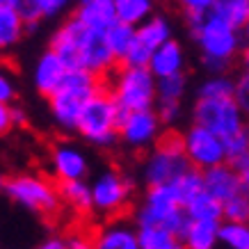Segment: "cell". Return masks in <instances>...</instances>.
<instances>
[{"instance_id": "obj_9", "label": "cell", "mask_w": 249, "mask_h": 249, "mask_svg": "<svg viewBox=\"0 0 249 249\" xmlns=\"http://www.w3.org/2000/svg\"><path fill=\"white\" fill-rule=\"evenodd\" d=\"M192 121L208 130L217 133L219 137H227L235 130L247 128L245 126V110L233 101V96L224 98H204L196 96L192 106Z\"/></svg>"}, {"instance_id": "obj_42", "label": "cell", "mask_w": 249, "mask_h": 249, "mask_svg": "<svg viewBox=\"0 0 249 249\" xmlns=\"http://www.w3.org/2000/svg\"><path fill=\"white\" fill-rule=\"evenodd\" d=\"M64 240H67V249H87L91 245V240L87 238V235H83V233L64 235Z\"/></svg>"}, {"instance_id": "obj_37", "label": "cell", "mask_w": 249, "mask_h": 249, "mask_svg": "<svg viewBox=\"0 0 249 249\" xmlns=\"http://www.w3.org/2000/svg\"><path fill=\"white\" fill-rule=\"evenodd\" d=\"M222 140H224V153H227V160L249 151V133H247V128L235 130V133L222 137Z\"/></svg>"}, {"instance_id": "obj_6", "label": "cell", "mask_w": 249, "mask_h": 249, "mask_svg": "<svg viewBox=\"0 0 249 249\" xmlns=\"http://www.w3.org/2000/svg\"><path fill=\"white\" fill-rule=\"evenodd\" d=\"M190 167L185 151L181 144V133L169 130L162 133L160 140L153 144L142 162V181L146 188L151 185H167L178 178Z\"/></svg>"}, {"instance_id": "obj_35", "label": "cell", "mask_w": 249, "mask_h": 249, "mask_svg": "<svg viewBox=\"0 0 249 249\" xmlns=\"http://www.w3.org/2000/svg\"><path fill=\"white\" fill-rule=\"evenodd\" d=\"M18 96V85H16V73L12 71L7 62H0V101L14 103Z\"/></svg>"}, {"instance_id": "obj_25", "label": "cell", "mask_w": 249, "mask_h": 249, "mask_svg": "<svg viewBox=\"0 0 249 249\" xmlns=\"http://www.w3.org/2000/svg\"><path fill=\"white\" fill-rule=\"evenodd\" d=\"M103 39H106L107 48L112 51V55L117 57V64H119V60L130 48V44L135 41V25L124 21H114L112 25H107L103 30Z\"/></svg>"}, {"instance_id": "obj_18", "label": "cell", "mask_w": 249, "mask_h": 249, "mask_svg": "<svg viewBox=\"0 0 249 249\" xmlns=\"http://www.w3.org/2000/svg\"><path fill=\"white\" fill-rule=\"evenodd\" d=\"M91 245L98 249H137V233L126 222H110L98 231Z\"/></svg>"}, {"instance_id": "obj_14", "label": "cell", "mask_w": 249, "mask_h": 249, "mask_svg": "<svg viewBox=\"0 0 249 249\" xmlns=\"http://www.w3.org/2000/svg\"><path fill=\"white\" fill-rule=\"evenodd\" d=\"M201 176H204V190L219 201H227L229 196L240 195V192H249V178L240 176L229 162L201 169Z\"/></svg>"}, {"instance_id": "obj_46", "label": "cell", "mask_w": 249, "mask_h": 249, "mask_svg": "<svg viewBox=\"0 0 249 249\" xmlns=\"http://www.w3.org/2000/svg\"><path fill=\"white\" fill-rule=\"evenodd\" d=\"M2 188H5V176L0 174V192H2Z\"/></svg>"}, {"instance_id": "obj_39", "label": "cell", "mask_w": 249, "mask_h": 249, "mask_svg": "<svg viewBox=\"0 0 249 249\" xmlns=\"http://www.w3.org/2000/svg\"><path fill=\"white\" fill-rule=\"evenodd\" d=\"M178 9L183 12V16H190V14H201V12H208L213 7L215 0H174Z\"/></svg>"}, {"instance_id": "obj_34", "label": "cell", "mask_w": 249, "mask_h": 249, "mask_svg": "<svg viewBox=\"0 0 249 249\" xmlns=\"http://www.w3.org/2000/svg\"><path fill=\"white\" fill-rule=\"evenodd\" d=\"M76 0H35V7H37L41 21H51V18H60L73 7Z\"/></svg>"}, {"instance_id": "obj_41", "label": "cell", "mask_w": 249, "mask_h": 249, "mask_svg": "<svg viewBox=\"0 0 249 249\" xmlns=\"http://www.w3.org/2000/svg\"><path fill=\"white\" fill-rule=\"evenodd\" d=\"M227 162L233 167V169L240 174V176L249 178V151L247 153H240V156H235V158H229Z\"/></svg>"}, {"instance_id": "obj_19", "label": "cell", "mask_w": 249, "mask_h": 249, "mask_svg": "<svg viewBox=\"0 0 249 249\" xmlns=\"http://www.w3.org/2000/svg\"><path fill=\"white\" fill-rule=\"evenodd\" d=\"M217 224L206 219H190L181 233V245L188 249H215L217 247Z\"/></svg>"}, {"instance_id": "obj_38", "label": "cell", "mask_w": 249, "mask_h": 249, "mask_svg": "<svg viewBox=\"0 0 249 249\" xmlns=\"http://www.w3.org/2000/svg\"><path fill=\"white\" fill-rule=\"evenodd\" d=\"M233 101L245 112L249 110V73L233 78Z\"/></svg>"}, {"instance_id": "obj_40", "label": "cell", "mask_w": 249, "mask_h": 249, "mask_svg": "<svg viewBox=\"0 0 249 249\" xmlns=\"http://www.w3.org/2000/svg\"><path fill=\"white\" fill-rule=\"evenodd\" d=\"M14 130V119H12V103L0 101V137L9 135Z\"/></svg>"}, {"instance_id": "obj_32", "label": "cell", "mask_w": 249, "mask_h": 249, "mask_svg": "<svg viewBox=\"0 0 249 249\" xmlns=\"http://www.w3.org/2000/svg\"><path fill=\"white\" fill-rule=\"evenodd\" d=\"M222 219H231V222H249V195L229 196L227 201H222Z\"/></svg>"}, {"instance_id": "obj_24", "label": "cell", "mask_w": 249, "mask_h": 249, "mask_svg": "<svg viewBox=\"0 0 249 249\" xmlns=\"http://www.w3.org/2000/svg\"><path fill=\"white\" fill-rule=\"evenodd\" d=\"M190 219H206V222H219L222 219V201L215 199L211 192L201 190L199 195L188 199L183 204Z\"/></svg>"}, {"instance_id": "obj_43", "label": "cell", "mask_w": 249, "mask_h": 249, "mask_svg": "<svg viewBox=\"0 0 249 249\" xmlns=\"http://www.w3.org/2000/svg\"><path fill=\"white\" fill-rule=\"evenodd\" d=\"M41 249H67V240L60 233L48 235L46 240H41Z\"/></svg>"}, {"instance_id": "obj_30", "label": "cell", "mask_w": 249, "mask_h": 249, "mask_svg": "<svg viewBox=\"0 0 249 249\" xmlns=\"http://www.w3.org/2000/svg\"><path fill=\"white\" fill-rule=\"evenodd\" d=\"M172 188L178 196V201L181 206L192 199L195 195H199L201 190H204V176H201V169H196V167H188L185 172L178 176V178H174L172 181Z\"/></svg>"}, {"instance_id": "obj_21", "label": "cell", "mask_w": 249, "mask_h": 249, "mask_svg": "<svg viewBox=\"0 0 249 249\" xmlns=\"http://www.w3.org/2000/svg\"><path fill=\"white\" fill-rule=\"evenodd\" d=\"M57 192H60L62 206H69L71 211L91 213V188L87 178H73V181H60L57 183Z\"/></svg>"}, {"instance_id": "obj_26", "label": "cell", "mask_w": 249, "mask_h": 249, "mask_svg": "<svg viewBox=\"0 0 249 249\" xmlns=\"http://www.w3.org/2000/svg\"><path fill=\"white\" fill-rule=\"evenodd\" d=\"M112 7L117 21L140 25L156 12V0H112Z\"/></svg>"}, {"instance_id": "obj_1", "label": "cell", "mask_w": 249, "mask_h": 249, "mask_svg": "<svg viewBox=\"0 0 249 249\" xmlns=\"http://www.w3.org/2000/svg\"><path fill=\"white\" fill-rule=\"evenodd\" d=\"M190 39L201 55V67L208 73H229L233 62L245 53V30H238L213 9L185 16Z\"/></svg>"}, {"instance_id": "obj_13", "label": "cell", "mask_w": 249, "mask_h": 249, "mask_svg": "<svg viewBox=\"0 0 249 249\" xmlns=\"http://www.w3.org/2000/svg\"><path fill=\"white\" fill-rule=\"evenodd\" d=\"M76 64L80 69H87L91 73H96L98 78H107V73L117 67V57L107 48L103 32L89 30V28L83 32V37L78 41Z\"/></svg>"}, {"instance_id": "obj_29", "label": "cell", "mask_w": 249, "mask_h": 249, "mask_svg": "<svg viewBox=\"0 0 249 249\" xmlns=\"http://www.w3.org/2000/svg\"><path fill=\"white\" fill-rule=\"evenodd\" d=\"M188 91V73H172V76L156 78V101H183Z\"/></svg>"}, {"instance_id": "obj_8", "label": "cell", "mask_w": 249, "mask_h": 249, "mask_svg": "<svg viewBox=\"0 0 249 249\" xmlns=\"http://www.w3.org/2000/svg\"><path fill=\"white\" fill-rule=\"evenodd\" d=\"M91 188V213L103 217H117L128 211L135 183L119 169H106L89 183Z\"/></svg>"}, {"instance_id": "obj_45", "label": "cell", "mask_w": 249, "mask_h": 249, "mask_svg": "<svg viewBox=\"0 0 249 249\" xmlns=\"http://www.w3.org/2000/svg\"><path fill=\"white\" fill-rule=\"evenodd\" d=\"M16 0H0V7H14Z\"/></svg>"}, {"instance_id": "obj_15", "label": "cell", "mask_w": 249, "mask_h": 249, "mask_svg": "<svg viewBox=\"0 0 249 249\" xmlns=\"http://www.w3.org/2000/svg\"><path fill=\"white\" fill-rule=\"evenodd\" d=\"M67 62L62 60L60 55L55 53V51H44V53L37 57L35 62V69H32V85H35V89L41 94V96H48V94H53L60 83L64 80L67 76Z\"/></svg>"}, {"instance_id": "obj_16", "label": "cell", "mask_w": 249, "mask_h": 249, "mask_svg": "<svg viewBox=\"0 0 249 249\" xmlns=\"http://www.w3.org/2000/svg\"><path fill=\"white\" fill-rule=\"evenodd\" d=\"M149 71H151L156 78L162 76H172V73H183L188 69V55H185V48H183L181 41L176 39H167L160 46H156L151 51V57H149Z\"/></svg>"}, {"instance_id": "obj_20", "label": "cell", "mask_w": 249, "mask_h": 249, "mask_svg": "<svg viewBox=\"0 0 249 249\" xmlns=\"http://www.w3.org/2000/svg\"><path fill=\"white\" fill-rule=\"evenodd\" d=\"M135 37L142 41L146 48H156L162 41L174 37V25L165 14H156L153 12L149 18H144L140 25H135Z\"/></svg>"}, {"instance_id": "obj_23", "label": "cell", "mask_w": 249, "mask_h": 249, "mask_svg": "<svg viewBox=\"0 0 249 249\" xmlns=\"http://www.w3.org/2000/svg\"><path fill=\"white\" fill-rule=\"evenodd\" d=\"M25 23L14 7H0V53H7L23 41Z\"/></svg>"}, {"instance_id": "obj_2", "label": "cell", "mask_w": 249, "mask_h": 249, "mask_svg": "<svg viewBox=\"0 0 249 249\" xmlns=\"http://www.w3.org/2000/svg\"><path fill=\"white\" fill-rule=\"evenodd\" d=\"M103 85H106V78H98L96 73H91L87 69L80 67L69 69L60 87L53 94L46 96L48 110H51V119L55 121V126L71 133L76 128L78 114H80L83 106Z\"/></svg>"}, {"instance_id": "obj_11", "label": "cell", "mask_w": 249, "mask_h": 249, "mask_svg": "<svg viewBox=\"0 0 249 249\" xmlns=\"http://www.w3.org/2000/svg\"><path fill=\"white\" fill-rule=\"evenodd\" d=\"M181 144H183V151H185V158H188L190 167L208 169L213 165L227 162L224 140L217 133L208 130L206 126H199L195 121L181 133Z\"/></svg>"}, {"instance_id": "obj_44", "label": "cell", "mask_w": 249, "mask_h": 249, "mask_svg": "<svg viewBox=\"0 0 249 249\" xmlns=\"http://www.w3.org/2000/svg\"><path fill=\"white\" fill-rule=\"evenodd\" d=\"M12 119H14V128H21V126H25V121H28V117H25V110H21V107H16L14 103H12Z\"/></svg>"}, {"instance_id": "obj_5", "label": "cell", "mask_w": 249, "mask_h": 249, "mask_svg": "<svg viewBox=\"0 0 249 249\" xmlns=\"http://www.w3.org/2000/svg\"><path fill=\"white\" fill-rule=\"evenodd\" d=\"M106 89L114 98L121 112L126 110H144L156 106V76L149 67H117L107 73Z\"/></svg>"}, {"instance_id": "obj_31", "label": "cell", "mask_w": 249, "mask_h": 249, "mask_svg": "<svg viewBox=\"0 0 249 249\" xmlns=\"http://www.w3.org/2000/svg\"><path fill=\"white\" fill-rule=\"evenodd\" d=\"M196 96H204V98L233 96V76L231 73H211L204 83L199 85Z\"/></svg>"}, {"instance_id": "obj_17", "label": "cell", "mask_w": 249, "mask_h": 249, "mask_svg": "<svg viewBox=\"0 0 249 249\" xmlns=\"http://www.w3.org/2000/svg\"><path fill=\"white\" fill-rule=\"evenodd\" d=\"M71 9H73L71 16H76L85 28L96 32H103L107 25H112L117 21L112 0H78V2H73Z\"/></svg>"}, {"instance_id": "obj_10", "label": "cell", "mask_w": 249, "mask_h": 249, "mask_svg": "<svg viewBox=\"0 0 249 249\" xmlns=\"http://www.w3.org/2000/svg\"><path fill=\"white\" fill-rule=\"evenodd\" d=\"M162 124L153 107L144 110H126L119 114L117 140L133 151H149L162 135Z\"/></svg>"}, {"instance_id": "obj_12", "label": "cell", "mask_w": 249, "mask_h": 249, "mask_svg": "<svg viewBox=\"0 0 249 249\" xmlns=\"http://www.w3.org/2000/svg\"><path fill=\"white\" fill-rule=\"evenodd\" d=\"M48 169L55 183L73 181V178H87L89 176V158L83 146L76 142H57L48 153Z\"/></svg>"}, {"instance_id": "obj_28", "label": "cell", "mask_w": 249, "mask_h": 249, "mask_svg": "<svg viewBox=\"0 0 249 249\" xmlns=\"http://www.w3.org/2000/svg\"><path fill=\"white\" fill-rule=\"evenodd\" d=\"M213 12L231 23L238 30H245L249 23V0H215L213 2Z\"/></svg>"}, {"instance_id": "obj_7", "label": "cell", "mask_w": 249, "mask_h": 249, "mask_svg": "<svg viewBox=\"0 0 249 249\" xmlns=\"http://www.w3.org/2000/svg\"><path fill=\"white\" fill-rule=\"evenodd\" d=\"M135 227H144V224H162L169 231L181 238L183 229L190 222L188 213L181 206L178 196L174 192L172 183L167 185H151L144 195L142 204L135 211Z\"/></svg>"}, {"instance_id": "obj_3", "label": "cell", "mask_w": 249, "mask_h": 249, "mask_svg": "<svg viewBox=\"0 0 249 249\" xmlns=\"http://www.w3.org/2000/svg\"><path fill=\"white\" fill-rule=\"evenodd\" d=\"M119 106L114 103L106 85L87 101L78 114L73 133L83 137L87 144L96 149H110L119 142L117 140V126H119Z\"/></svg>"}, {"instance_id": "obj_4", "label": "cell", "mask_w": 249, "mask_h": 249, "mask_svg": "<svg viewBox=\"0 0 249 249\" xmlns=\"http://www.w3.org/2000/svg\"><path fill=\"white\" fill-rule=\"evenodd\" d=\"M2 192L23 211L35 213L39 217H57L62 213L57 183L44 174H14L5 178Z\"/></svg>"}, {"instance_id": "obj_22", "label": "cell", "mask_w": 249, "mask_h": 249, "mask_svg": "<svg viewBox=\"0 0 249 249\" xmlns=\"http://www.w3.org/2000/svg\"><path fill=\"white\" fill-rule=\"evenodd\" d=\"M137 249H181V238L162 224H144L135 229Z\"/></svg>"}, {"instance_id": "obj_36", "label": "cell", "mask_w": 249, "mask_h": 249, "mask_svg": "<svg viewBox=\"0 0 249 249\" xmlns=\"http://www.w3.org/2000/svg\"><path fill=\"white\" fill-rule=\"evenodd\" d=\"M149 57H151V48H146V46L135 37V41L130 44V48L119 60V64H124V67H146V64H149Z\"/></svg>"}, {"instance_id": "obj_33", "label": "cell", "mask_w": 249, "mask_h": 249, "mask_svg": "<svg viewBox=\"0 0 249 249\" xmlns=\"http://www.w3.org/2000/svg\"><path fill=\"white\" fill-rule=\"evenodd\" d=\"M162 126H176L183 119V101H156L153 106Z\"/></svg>"}, {"instance_id": "obj_27", "label": "cell", "mask_w": 249, "mask_h": 249, "mask_svg": "<svg viewBox=\"0 0 249 249\" xmlns=\"http://www.w3.org/2000/svg\"><path fill=\"white\" fill-rule=\"evenodd\" d=\"M217 245H224L227 249H249V224L247 222L219 219Z\"/></svg>"}]
</instances>
